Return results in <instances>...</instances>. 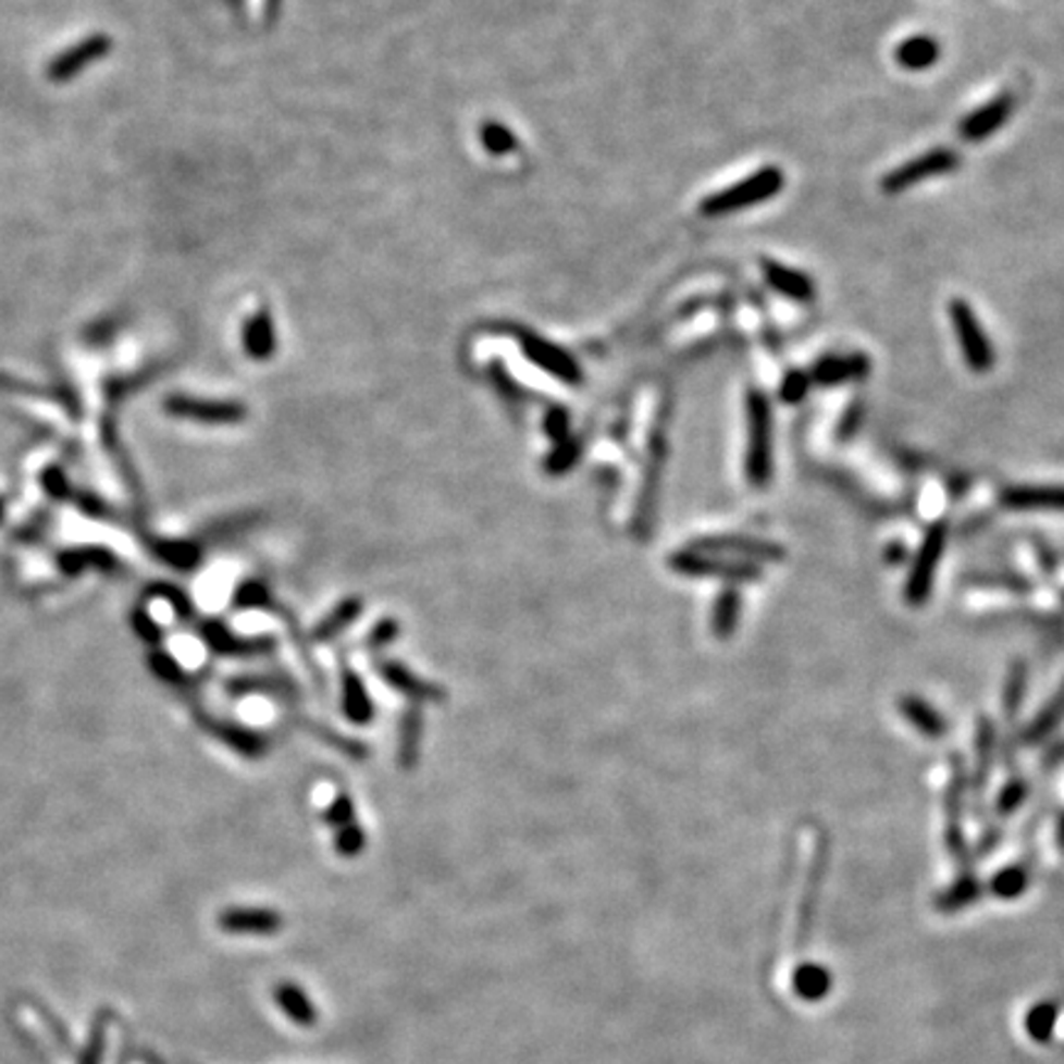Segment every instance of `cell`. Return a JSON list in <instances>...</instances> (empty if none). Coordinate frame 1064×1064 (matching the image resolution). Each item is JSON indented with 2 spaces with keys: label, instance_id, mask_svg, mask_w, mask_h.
I'll return each instance as SVG.
<instances>
[{
  "label": "cell",
  "instance_id": "obj_1",
  "mask_svg": "<svg viewBox=\"0 0 1064 1064\" xmlns=\"http://www.w3.org/2000/svg\"><path fill=\"white\" fill-rule=\"evenodd\" d=\"M746 481L764 488L774 471V419L769 397L762 389L746 395Z\"/></svg>",
  "mask_w": 1064,
  "mask_h": 1064
},
{
  "label": "cell",
  "instance_id": "obj_2",
  "mask_svg": "<svg viewBox=\"0 0 1064 1064\" xmlns=\"http://www.w3.org/2000/svg\"><path fill=\"white\" fill-rule=\"evenodd\" d=\"M783 183H787V177H783L781 168L764 165L757 173L744 177V181L715 193L713 198H707L703 205H700V212H703L705 218H722V214L757 208V205L777 198V195L783 190Z\"/></svg>",
  "mask_w": 1064,
  "mask_h": 1064
},
{
  "label": "cell",
  "instance_id": "obj_3",
  "mask_svg": "<svg viewBox=\"0 0 1064 1064\" xmlns=\"http://www.w3.org/2000/svg\"><path fill=\"white\" fill-rule=\"evenodd\" d=\"M949 316L951 325H954L958 348L964 352L966 366L974 372H988L995 366V350L993 343L988 338V333L983 331L981 321L974 308L964 298H954L949 304Z\"/></svg>",
  "mask_w": 1064,
  "mask_h": 1064
},
{
  "label": "cell",
  "instance_id": "obj_4",
  "mask_svg": "<svg viewBox=\"0 0 1064 1064\" xmlns=\"http://www.w3.org/2000/svg\"><path fill=\"white\" fill-rule=\"evenodd\" d=\"M947 537H949V528L944 522H937V525L929 528L927 537L921 540L919 553L912 562V572L907 577V582H904V602L907 604L921 606L929 602L931 590H935L939 562L941 557H944Z\"/></svg>",
  "mask_w": 1064,
  "mask_h": 1064
},
{
  "label": "cell",
  "instance_id": "obj_5",
  "mask_svg": "<svg viewBox=\"0 0 1064 1064\" xmlns=\"http://www.w3.org/2000/svg\"><path fill=\"white\" fill-rule=\"evenodd\" d=\"M961 168V153L954 148H931L927 153H919L912 161L902 163L894 171L882 177V190L887 195H900L914 188L924 181H931L937 175H949Z\"/></svg>",
  "mask_w": 1064,
  "mask_h": 1064
},
{
  "label": "cell",
  "instance_id": "obj_6",
  "mask_svg": "<svg viewBox=\"0 0 1064 1064\" xmlns=\"http://www.w3.org/2000/svg\"><path fill=\"white\" fill-rule=\"evenodd\" d=\"M670 567L676 569L678 574L685 577H709V580H725L730 584L737 582H757L762 572L754 562H740V559H722L717 555H703L693 553V549H683L670 557Z\"/></svg>",
  "mask_w": 1064,
  "mask_h": 1064
},
{
  "label": "cell",
  "instance_id": "obj_7",
  "mask_svg": "<svg viewBox=\"0 0 1064 1064\" xmlns=\"http://www.w3.org/2000/svg\"><path fill=\"white\" fill-rule=\"evenodd\" d=\"M688 549L703 555H717V557L732 555L740 559V562H779V559L787 557L783 547L777 543H769V540H759V537H742V535L705 537V540H697V543H693Z\"/></svg>",
  "mask_w": 1064,
  "mask_h": 1064
},
{
  "label": "cell",
  "instance_id": "obj_8",
  "mask_svg": "<svg viewBox=\"0 0 1064 1064\" xmlns=\"http://www.w3.org/2000/svg\"><path fill=\"white\" fill-rule=\"evenodd\" d=\"M1015 111V97L1011 91H1003L995 99L988 101V104L978 107L976 111L961 121L958 124V136L961 141L968 144H981L986 138H991L998 128H1003L1007 124V119L1013 116Z\"/></svg>",
  "mask_w": 1064,
  "mask_h": 1064
},
{
  "label": "cell",
  "instance_id": "obj_9",
  "mask_svg": "<svg viewBox=\"0 0 1064 1064\" xmlns=\"http://www.w3.org/2000/svg\"><path fill=\"white\" fill-rule=\"evenodd\" d=\"M378 673L392 690L405 695L412 705L442 703V700H446V690L442 685H434L429 680L419 678L397 660H378Z\"/></svg>",
  "mask_w": 1064,
  "mask_h": 1064
},
{
  "label": "cell",
  "instance_id": "obj_10",
  "mask_svg": "<svg viewBox=\"0 0 1064 1064\" xmlns=\"http://www.w3.org/2000/svg\"><path fill=\"white\" fill-rule=\"evenodd\" d=\"M111 50V40L107 35H91L87 40H82L79 45H72L70 50H64L50 62L48 77L52 82H70L74 74H79L89 67V64L99 62L104 54Z\"/></svg>",
  "mask_w": 1064,
  "mask_h": 1064
},
{
  "label": "cell",
  "instance_id": "obj_11",
  "mask_svg": "<svg viewBox=\"0 0 1064 1064\" xmlns=\"http://www.w3.org/2000/svg\"><path fill=\"white\" fill-rule=\"evenodd\" d=\"M284 917L274 910L230 907L220 914V929L239 937H272L282 931Z\"/></svg>",
  "mask_w": 1064,
  "mask_h": 1064
},
{
  "label": "cell",
  "instance_id": "obj_12",
  "mask_svg": "<svg viewBox=\"0 0 1064 1064\" xmlns=\"http://www.w3.org/2000/svg\"><path fill=\"white\" fill-rule=\"evenodd\" d=\"M870 358L863 352L853 355H824L808 370L811 382L816 385H843V382H855L870 375Z\"/></svg>",
  "mask_w": 1064,
  "mask_h": 1064
},
{
  "label": "cell",
  "instance_id": "obj_13",
  "mask_svg": "<svg viewBox=\"0 0 1064 1064\" xmlns=\"http://www.w3.org/2000/svg\"><path fill=\"white\" fill-rule=\"evenodd\" d=\"M762 272H764V279H767V284L774 288V292L781 294L783 298H789V301L811 304L816 298L814 279L804 272H799V269L787 267V264H781V261H774V259H764Z\"/></svg>",
  "mask_w": 1064,
  "mask_h": 1064
},
{
  "label": "cell",
  "instance_id": "obj_14",
  "mask_svg": "<svg viewBox=\"0 0 1064 1064\" xmlns=\"http://www.w3.org/2000/svg\"><path fill=\"white\" fill-rule=\"evenodd\" d=\"M1003 503L1017 510L1064 512V485H1015L1003 493Z\"/></svg>",
  "mask_w": 1064,
  "mask_h": 1064
},
{
  "label": "cell",
  "instance_id": "obj_15",
  "mask_svg": "<svg viewBox=\"0 0 1064 1064\" xmlns=\"http://www.w3.org/2000/svg\"><path fill=\"white\" fill-rule=\"evenodd\" d=\"M341 688H343V715L352 725H368L375 717V705L368 695V688L360 676L350 666L341 668Z\"/></svg>",
  "mask_w": 1064,
  "mask_h": 1064
},
{
  "label": "cell",
  "instance_id": "obj_16",
  "mask_svg": "<svg viewBox=\"0 0 1064 1064\" xmlns=\"http://www.w3.org/2000/svg\"><path fill=\"white\" fill-rule=\"evenodd\" d=\"M202 639L214 653H225V656H261L274 648L272 639H237L222 627V623H205Z\"/></svg>",
  "mask_w": 1064,
  "mask_h": 1064
},
{
  "label": "cell",
  "instance_id": "obj_17",
  "mask_svg": "<svg viewBox=\"0 0 1064 1064\" xmlns=\"http://www.w3.org/2000/svg\"><path fill=\"white\" fill-rule=\"evenodd\" d=\"M941 58V48L937 42V37L931 35H912L907 40H902L894 50V60L902 70L910 72H924L931 70Z\"/></svg>",
  "mask_w": 1064,
  "mask_h": 1064
},
{
  "label": "cell",
  "instance_id": "obj_18",
  "mask_svg": "<svg viewBox=\"0 0 1064 1064\" xmlns=\"http://www.w3.org/2000/svg\"><path fill=\"white\" fill-rule=\"evenodd\" d=\"M274 1001L279 1005V1011H282L288 1020L301 1025V1028H311V1025H316V1020H319V1011H316L313 1001L306 995L304 988H298L296 983H288V981L279 983L274 988Z\"/></svg>",
  "mask_w": 1064,
  "mask_h": 1064
},
{
  "label": "cell",
  "instance_id": "obj_19",
  "mask_svg": "<svg viewBox=\"0 0 1064 1064\" xmlns=\"http://www.w3.org/2000/svg\"><path fill=\"white\" fill-rule=\"evenodd\" d=\"M791 983H793V993H796L801 1001L816 1003V1001H824V998L830 993V988H833V976H830V970L820 964H801L796 970H793Z\"/></svg>",
  "mask_w": 1064,
  "mask_h": 1064
},
{
  "label": "cell",
  "instance_id": "obj_20",
  "mask_svg": "<svg viewBox=\"0 0 1064 1064\" xmlns=\"http://www.w3.org/2000/svg\"><path fill=\"white\" fill-rule=\"evenodd\" d=\"M900 713H902L904 720L914 727V730L924 737H929V740H939V737L947 732L944 717H941L935 707L927 705L919 697H912V695L902 697L900 700Z\"/></svg>",
  "mask_w": 1064,
  "mask_h": 1064
},
{
  "label": "cell",
  "instance_id": "obj_21",
  "mask_svg": "<svg viewBox=\"0 0 1064 1064\" xmlns=\"http://www.w3.org/2000/svg\"><path fill=\"white\" fill-rule=\"evenodd\" d=\"M403 730H399V754H397V759H399V767L403 769H412L417 767V759H419V744H422V730H424V720H422V705H412L409 703L407 707V713L403 717Z\"/></svg>",
  "mask_w": 1064,
  "mask_h": 1064
},
{
  "label": "cell",
  "instance_id": "obj_22",
  "mask_svg": "<svg viewBox=\"0 0 1064 1064\" xmlns=\"http://www.w3.org/2000/svg\"><path fill=\"white\" fill-rule=\"evenodd\" d=\"M205 725L210 727V732L214 737H220L222 742L230 744L235 752L245 754V757L257 759V757H264L267 754V740L259 732H251V730H247V727L225 725V722H208L205 720Z\"/></svg>",
  "mask_w": 1064,
  "mask_h": 1064
},
{
  "label": "cell",
  "instance_id": "obj_23",
  "mask_svg": "<svg viewBox=\"0 0 1064 1064\" xmlns=\"http://www.w3.org/2000/svg\"><path fill=\"white\" fill-rule=\"evenodd\" d=\"M168 412L173 417H185V419H198V422H235L239 419V409L230 405H210V403H195V399L185 397H173L171 403L165 405Z\"/></svg>",
  "mask_w": 1064,
  "mask_h": 1064
},
{
  "label": "cell",
  "instance_id": "obj_24",
  "mask_svg": "<svg viewBox=\"0 0 1064 1064\" xmlns=\"http://www.w3.org/2000/svg\"><path fill=\"white\" fill-rule=\"evenodd\" d=\"M360 614H362V599H360V596H348V599H343L329 616H325V619L319 623V627L313 629L311 639L316 643H329V641H333L335 636H338V633H343L345 629H348L350 623L358 621Z\"/></svg>",
  "mask_w": 1064,
  "mask_h": 1064
},
{
  "label": "cell",
  "instance_id": "obj_25",
  "mask_svg": "<svg viewBox=\"0 0 1064 1064\" xmlns=\"http://www.w3.org/2000/svg\"><path fill=\"white\" fill-rule=\"evenodd\" d=\"M742 616V596L734 586H727V590L717 596L715 609H713V633L720 641H727L734 636L737 623H740Z\"/></svg>",
  "mask_w": 1064,
  "mask_h": 1064
},
{
  "label": "cell",
  "instance_id": "obj_26",
  "mask_svg": "<svg viewBox=\"0 0 1064 1064\" xmlns=\"http://www.w3.org/2000/svg\"><path fill=\"white\" fill-rule=\"evenodd\" d=\"M981 890L983 887L974 875H961L958 880L949 887V890L939 894L937 910L947 912V914L964 910V907H968V904H974L978 898H981Z\"/></svg>",
  "mask_w": 1064,
  "mask_h": 1064
},
{
  "label": "cell",
  "instance_id": "obj_27",
  "mask_svg": "<svg viewBox=\"0 0 1064 1064\" xmlns=\"http://www.w3.org/2000/svg\"><path fill=\"white\" fill-rule=\"evenodd\" d=\"M1057 1015L1060 1007L1054 1001H1040L1038 1005H1032L1028 1017H1025V1030H1028L1030 1040L1048 1042L1054 1032V1025H1057Z\"/></svg>",
  "mask_w": 1064,
  "mask_h": 1064
},
{
  "label": "cell",
  "instance_id": "obj_28",
  "mask_svg": "<svg viewBox=\"0 0 1064 1064\" xmlns=\"http://www.w3.org/2000/svg\"><path fill=\"white\" fill-rule=\"evenodd\" d=\"M1028 882H1030L1028 867L1011 865V867H1003V870L993 877L991 892L1001 900H1015L1028 890Z\"/></svg>",
  "mask_w": 1064,
  "mask_h": 1064
},
{
  "label": "cell",
  "instance_id": "obj_29",
  "mask_svg": "<svg viewBox=\"0 0 1064 1064\" xmlns=\"http://www.w3.org/2000/svg\"><path fill=\"white\" fill-rule=\"evenodd\" d=\"M153 553L156 557H161L163 562H168L171 567H177V569H193L195 565H200V549L195 547L193 543H175V540H158V543H153Z\"/></svg>",
  "mask_w": 1064,
  "mask_h": 1064
},
{
  "label": "cell",
  "instance_id": "obj_30",
  "mask_svg": "<svg viewBox=\"0 0 1064 1064\" xmlns=\"http://www.w3.org/2000/svg\"><path fill=\"white\" fill-rule=\"evenodd\" d=\"M1062 717H1064V683L1060 685L1057 693L1052 695L1050 703L1042 707V713L1038 717H1035V722L1030 725L1028 740H1040V737L1050 734L1054 730V727L1060 725Z\"/></svg>",
  "mask_w": 1064,
  "mask_h": 1064
},
{
  "label": "cell",
  "instance_id": "obj_31",
  "mask_svg": "<svg viewBox=\"0 0 1064 1064\" xmlns=\"http://www.w3.org/2000/svg\"><path fill=\"white\" fill-rule=\"evenodd\" d=\"M232 604H235L237 609H261V606H272V596H269V590L264 584L251 580V582L239 584V590L235 592V599H232Z\"/></svg>",
  "mask_w": 1064,
  "mask_h": 1064
},
{
  "label": "cell",
  "instance_id": "obj_32",
  "mask_svg": "<svg viewBox=\"0 0 1064 1064\" xmlns=\"http://www.w3.org/2000/svg\"><path fill=\"white\" fill-rule=\"evenodd\" d=\"M814 382H811V375L804 370H793L789 372L787 378H783L781 382V389H779V395H781V403H789V405H796L801 403L808 395V389Z\"/></svg>",
  "mask_w": 1064,
  "mask_h": 1064
},
{
  "label": "cell",
  "instance_id": "obj_33",
  "mask_svg": "<svg viewBox=\"0 0 1064 1064\" xmlns=\"http://www.w3.org/2000/svg\"><path fill=\"white\" fill-rule=\"evenodd\" d=\"M362 848H366V833H362V828L358 824H350L335 830V851H338L343 857L360 855Z\"/></svg>",
  "mask_w": 1064,
  "mask_h": 1064
},
{
  "label": "cell",
  "instance_id": "obj_34",
  "mask_svg": "<svg viewBox=\"0 0 1064 1064\" xmlns=\"http://www.w3.org/2000/svg\"><path fill=\"white\" fill-rule=\"evenodd\" d=\"M1025 680H1028V668H1025V666H1015L1011 678H1007V683H1005V697H1003V703H1005L1007 715H1015L1017 707H1020Z\"/></svg>",
  "mask_w": 1064,
  "mask_h": 1064
},
{
  "label": "cell",
  "instance_id": "obj_35",
  "mask_svg": "<svg viewBox=\"0 0 1064 1064\" xmlns=\"http://www.w3.org/2000/svg\"><path fill=\"white\" fill-rule=\"evenodd\" d=\"M325 820H329V826L333 830H338L343 826L355 824V806H352V801H350L348 793H341V796H335L331 801L329 811H325Z\"/></svg>",
  "mask_w": 1064,
  "mask_h": 1064
},
{
  "label": "cell",
  "instance_id": "obj_36",
  "mask_svg": "<svg viewBox=\"0 0 1064 1064\" xmlns=\"http://www.w3.org/2000/svg\"><path fill=\"white\" fill-rule=\"evenodd\" d=\"M399 636V623L395 619H382L375 629L370 631L368 636V648L370 651H382L387 648L389 643H395Z\"/></svg>",
  "mask_w": 1064,
  "mask_h": 1064
},
{
  "label": "cell",
  "instance_id": "obj_37",
  "mask_svg": "<svg viewBox=\"0 0 1064 1064\" xmlns=\"http://www.w3.org/2000/svg\"><path fill=\"white\" fill-rule=\"evenodd\" d=\"M151 668H153V673L158 678H163V680H171V683H177V680L183 678L181 673V666L168 656V653L163 651H153L151 653Z\"/></svg>",
  "mask_w": 1064,
  "mask_h": 1064
},
{
  "label": "cell",
  "instance_id": "obj_38",
  "mask_svg": "<svg viewBox=\"0 0 1064 1064\" xmlns=\"http://www.w3.org/2000/svg\"><path fill=\"white\" fill-rule=\"evenodd\" d=\"M101 1057H104V1025L97 1023V1028L91 1030L89 1042L84 1044L79 1064H101Z\"/></svg>",
  "mask_w": 1064,
  "mask_h": 1064
},
{
  "label": "cell",
  "instance_id": "obj_39",
  "mask_svg": "<svg viewBox=\"0 0 1064 1064\" xmlns=\"http://www.w3.org/2000/svg\"><path fill=\"white\" fill-rule=\"evenodd\" d=\"M1023 796H1025V787H1020V783H1017V787L1007 789L1003 793V796H1001V804H998V808H1001V814H1005V811H1013V808L1020 806Z\"/></svg>",
  "mask_w": 1064,
  "mask_h": 1064
},
{
  "label": "cell",
  "instance_id": "obj_40",
  "mask_svg": "<svg viewBox=\"0 0 1064 1064\" xmlns=\"http://www.w3.org/2000/svg\"><path fill=\"white\" fill-rule=\"evenodd\" d=\"M136 629L141 631V636L148 639V641H158V639H161V629H158V623H153L151 619H148L146 614H138L136 616Z\"/></svg>",
  "mask_w": 1064,
  "mask_h": 1064
},
{
  "label": "cell",
  "instance_id": "obj_41",
  "mask_svg": "<svg viewBox=\"0 0 1064 1064\" xmlns=\"http://www.w3.org/2000/svg\"><path fill=\"white\" fill-rule=\"evenodd\" d=\"M0 516H3V500H0Z\"/></svg>",
  "mask_w": 1064,
  "mask_h": 1064
}]
</instances>
